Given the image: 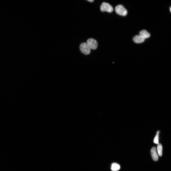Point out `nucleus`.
Listing matches in <instances>:
<instances>
[{
  "instance_id": "obj_12",
  "label": "nucleus",
  "mask_w": 171,
  "mask_h": 171,
  "mask_svg": "<svg viewBox=\"0 0 171 171\" xmlns=\"http://www.w3.org/2000/svg\"><path fill=\"white\" fill-rule=\"evenodd\" d=\"M171 8L170 7V12H171Z\"/></svg>"
},
{
  "instance_id": "obj_1",
  "label": "nucleus",
  "mask_w": 171,
  "mask_h": 171,
  "mask_svg": "<svg viewBox=\"0 0 171 171\" xmlns=\"http://www.w3.org/2000/svg\"><path fill=\"white\" fill-rule=\"evenodd\" d=\"M115 11L118 15L123 16H126L127 14V10L121 5H118L116 7Z\"/></svg>"
},
{
  "instance_id": "obj_10",
  "label": "nucleus",
  "mask_w": 171,
  "mask_h": 171,
  "mask_svg": "<svg viewBox=\"0 0 171 171\" xmlns=\"http://www.w3.org/2000/svg\"><path fill=\"white\" fill-rule=\"evenodd\" d=\"M159 133V131H158L154 140V142L156 144H158V138Z\"/></svg>"
},
{
  "instance_id": "obj_6",
  "label": "nucleus",
  "mask_w": 171,
  "mask_h": 171,
  "mask_svg": "<svg viewBox=\"0 0 171 171\" xmlns=\"http://www.w3.org/2000/svg\"><path fill=\"white\" fill-rule=\"evenodd\" d=\"M133 41L136 43H141L144 42L145 40L140 35L134 36L133 38Z\"/></svg>"
},
{
  "instance_id": "obj_5",
  "label": "nucleus",
  "mask_w": 171,
  "mask_h": 171,
  "mask_svg": "<svg viewBox=\"0 0 171 171\" xmlns=\"http://www.w3.org/2000/svg\"><path fill=\"white\" fill-rule=\"evenodd\" d=\"M151 153L153 160L155 161H157L158 159V157L155 147H153L152 148L151 150Z\"/></svg>"
},
{
  "instance_id": "obj_2",
  "label": "nucleus",
  "mask_w": 171,
  "mask_h": 171,
  "mask_svg": "<svg viewBox=\"0 0 171 171\" xmlns=\"http://www.w3.org/2000/svg\"><path fill=\"white\" fill-rule=\"evenodd\" d=\"M80 50L81 52L85 55H88L91 52V49L86 43H81L80 46Z\"/></svg>"
},
{
  "instance_id": "obj_8",
  "label": "nucleus",
  "mask_w": 171,
  "mask_h": 171,
  "mask_svg": "<svg viewBox=\"0 0 171 171\" xmlns=\"http://www.w3.org/2000/svg\"><path fill=\"white\" fill-rule=\"evenodd\" d=\"M121 168L120 165L116 163H113L111 166V170L113 171H117L119 170Z\"/></svg>"
},
{
  "instance_id": "obj_3",
  "label": "nucleus",
  "mask_w": 171,
  "mask_h": 171,
  "mask_svg": "<svg viewBox=\"0 0 171 171\" xmlns=\"http://www.w3.org/2000/svg\"><path fill=\"white\" fill-rule=\"evenodd\" d=\"M100 9L102 12L106 11L109 13H112L113 10L112 6L109 4L103 3L101 6Z\"/></svg>"
},
{
  "instance_id": "obj_11",
  "label": "nucleus",
  "mask_w": 171,
  "mask_h": 171,
  "mask_svg": "<svg viewBox=\"0 0 171 171\" xmlns=\"http://www.w3.org/2000/svg\"><path fill=\"white\" fill-rule=\"evenodd\" d=\"M88 1L91 2H93L94 1V0H88Z\"/></svg>"
},
{
  "instance_id": "obj_9",
  "label": "nucleus",
  "mask_w": 171,
  "mask_h": 171,
  "mask_svg": "<svg viewBox=\"0 0 171 171\" xmlns=\"http://www.w3.org/2000/svg\"><path fill=\"white\" fill-rule=\"evenodd\" d=\"M157 151L159 156L160 157L162 155V145L160 144H158L157 147Z\"/></svg>"
},
{
  "instance_id": "obj_7",
  "label": "nucleus",
  "mask_w": 171,
  "mask_h": 171,
  "mask_svg": "<svg viewBox=\"0 0 171 171\" xmlns=\"http://www.w3.org/2000/svg\"><path fill=\"white\" fill-rule=\"evenodd\" d=\"M140 35L141 37L145 40L149 38L150 36L149 33L145 30H143L140 32Z\"/></svg>"
},
{
  "instance_id": "obj_4",
  "label": "nucleus",
  "mask_w": 171,
  "mask_h": 171,
  "mask_svg": "<svg viewBox=\"0 0 171 171\" xmlns=\"http://www.w3.org/2000/svg\"><path fill=\"white\" fill-rule=\"evenodd\" d=\"M87 43L91 49L95 50L96 49L98 46L97 41L93 38L88 39L87 41Z\"/></svg>"
}]
</instances>
